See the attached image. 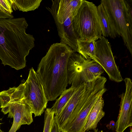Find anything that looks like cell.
<instances>
[{"label": "cell", "instance_id": "6", "mask_svg": "<svg viewBox=\"0 0 132 132\" xmlns=\"http://www.w3.org/2000/svg\"><path fill=\"white\" fill-rule=\"evenodd\" d=\"M72 22L78 39L81 41H96L102 36L97 6L92 2L83 0Z\"/></svg>", "mask_w": 132, "mask_h": 132}, {"label": "cell", "instance_id": "8", "mask_svg": "<svg viewBox=\"0 0 132 132\" xmlns=\"http://www.w3.org/2000/svg\"><path fill=\"white\" fill-rule=\"evenodd\" d=\"M24 83V97L31 107L35 117L41 116L48 101L43 85L33 68L30 69L28 78Z\"/></svg>", "mask_w": 132, "mask_h": 132}, {"label": "cell", "instance_id": "22", "mask_svg": "<svg viewBox=\"0 0 132 132\" xmlns=\"http://www.w3.org/2000/svg\"><path fill=\"white\" fill-rule=\"evenodd\" d=\"M1 123H0V132H3L2 130L1 129Z\"/></svg>", "mask_w": 132, "mask_h": 132}, {"label": "cell", "instance_id": "9", "mask_svg": "<svg viewBox=\"0 0 132 132\" xmlns=\"http://www.w3.org/2000/svg\"><path fill=\"white\" fill-rule=\"evenodd\" d=\"M95 56L93 60L101 67L111 80L118 82L122 81L123 79L116 63L108 40L102 36L95 42Z\"/></svg>", "mask_w": 132, "mask_h": 132}, {"label": "cell", "instance_id": "20", "mask_svg": "<svg viewBox=\"0 0 132 132\" xmlns=\"http://www.w3.org/2000/svg\"><path fill=\"white\" fill-rule=\"evenodd\" d=\"M50 132H61V130L59 127L56 117L54 116L53 117Z\"/></svg>", "mask_w": 132, "mask_h": 132}, {"label": "cell", "instance_id": "3", "mask_svg": "<svg viewBox=\"0 0 132 132\" xmlns=\"http://www.w3.org/2000/svg\"><path fill=\"white\" fill-rule=\"evenodd\" d=\"M106 78L100 76L88 82L81 99L67 120L60 129L61 132H86L85 128L90 112L106 90Z\"/></svg>", "mask_w": 132, "mask_h": 132}, {"label": "cell", "instance_id": "13", "mask_svg": "<svg viewBox=\"0 0 132 132\" xmlns=\"http://www.w3.org/2000/svg\"><path fill=\"white\" fill-rule=\"evenodd\" d=\"M104 104L103 98L102 96H101L98 100L90 112L85 128V131L96 130L98 122L105 114L103 110Z\"/></svg>", "mask_w": 132, "mask_h": 132}, {"label": "cell", "instance_id": "11", "mask_svg": "<svg viewBox=\"0 0 132 132\" xmlns=\"http://www.w3.org/2000/svg\"><path fill=\"white\" fill-rule=\"evenodd\" d=\"M87 83H84L76 88L72 96L60 114L55 117L60 129L67 120L78 104L85 89Z\"/></svg>", "mask_w": 132, "mask_h": 132}, {"label": "cell", "instance_id": "21", "mask_svg": "<svg viewBox=\"0 0 132 132\" xmlns=\"http://www.w3.org/2000/svg\"><path fill=\"white\" fill-rule=\"evenodd\" d=\"M89 132H98V129H97L96 130H95L94 132H90V131H89Z\"/></svg>", "mask_w": 132, "mask_h": 132}, {"label": "cell", "instance_id": "7", "mask_svg": "<svg viewBox=\"0 0 132 132\" xmlns=\"http://www.w3.org/2000/svg\"><path fill=\"white\" fill-rule=\"evenodd\" d=\"M104 71L94 60L86 59L80 54L73 52L69 56L67 64L68 84L76 88L101 76Z\"/></svg>", "mask_w": 132, "mask_h": 132}, {"label": "cell", "instance_id": "16", "mask_svg": "<svg viewBox=\"0 0 132 132\" xmlns=\"http://www.w3.org/2000/svg\"><path fill=\"white\" fill-rule=\"evenodd\" d=\"M42 0H12V9L23 12L34 11L38 9Z\"/></svg>", "mask_w": 132, "mask_h": 132}, {"label": "cell", "instance_id": "5", "mask_svg": "<svg viewBox=\"0 0 132 132\" xmlns=\"http://www.w3.org/2000/svg\"><path fill=\"white\" fill-rule=\"evenodd\" d=\"M0 108L8 117L13 118V122L8 132H16L22 125L33 122L32 109L23 96L9 89L0 92Z\"/></svg>", "mask_w": 132, "mask_h": 132}, {"label": "cell", "instance_id": "15", "mask_svg": "<svg viewBox=\"0 0 132 132\" xmlns=\"http://www.w3.org/2000/svg\"><path fill=\"white\" fill-rule=\"evenodd\" d=\"M76 88L71 86L68 89H66L61 93L60 97L56 100L51 108L54 112L55 117H57L60 114L72 96Z\"/></svg>", "mask_w": 132, "mask_h": 132}, {"label": "cell", "instance_id": "4", "mask_svg": "<svg viewBox=\"0 0 132 132\" xmlns=\"http://www.w3.org/2000/svg\"><path fill=\"white\" fill-rule=\"evenodd\" d=\"M114 30L132 55V0L101 1Z\"/></svg>", "mask_w": 132, "mask_h": 132}, {"label": "cell", "instance_id": "17", "mask_svg": "<svg viewBox=\"0 0 132 132\" xmlns=\"http://www.w3.org/2000/svg\"><path fill=\"white\" fill-rule=\"evenodd\" d=\"M95 41L82 42L78 39L77 52L86 59H93L95 56Z\"/></svg>", "mask_w": 132, "mask_h": 132}, {"label": "cell", "instance_id": "10", "mask_svg": "<svg viewBox=\"0 0 132 132\" xmlns=\"http://www.w3.org/2000/svg\"><path fill=\"white\" fill-rule=\"evenodd\" d=\"M126 90L119 96L121 98L118 116L115 124L116 132H123L132 125V82L129 78L124 79Z\"/></svg>", "mask_w": 132, "mask_h": 132}, {"label": "cell", "instance_id": "12", "mask_svg": "<svg viewBox=\"0 0 132 132\" xmlns=\"http://www.w3.org/2000/svg\"><path fill=\"white\" fill-rule=\"evenodd\" d=\"M73 17L69 16L60 20H54L60 41L62 42H70L73 40L76 37L72 25Z\"/></svg>", "mask_w": 132, "mask_h": 132}, {"label": "cell", "instance_id": "14", "mask_svg": "<svg viewBox=\"0 0 132 132\" xmlns=\"http://www.w3.org/2000/svg\"><path fill=\"white\" fill-rule=\"evenodd\" d=\"M97 8L102 36L113 39L119 37L112 26L102 4L101 3Z\"/></svg>", "mask_w": 132, "mask_h": 132}, {"label": "cell", "instance_id": "18", "mask_svg": "<svg viewBox=\"0 0 132 132\" xmlns=\"http://www.w3.org/2000/svg\"><path fill=\"white\" fill-rule=\"evenodd\" d=\"M12 0H0V19H12Z\"/></svg>", "mask_w": 132, "mask_h": 132}, {"label": "cell", "instance_id": "2", "mask_svg": "<svg viewBox=\"0 0 132 132\" xmlns=\"http://www.w3.org/2000/svg\"><path fill=\"white\" fill-rule=\"evenodd\" d=\"M73 52L65 44L54 43L39 64L36 72L48 101L54 100L66 89L68 62Z\"/></svg>", "mask_w": 132, "mask_h": 132}, {"label": "cell", "instance_id": "19", "mask_svg": "<svg viewBox=\"0 0 132 132\" xmlns=\"http://www.w3.org/2000/svg\"><path fill=\"white\" fill-rule=\"evenodd\" d=\"M54 112L52 108H47L45 111L43 132H50Z\"/></svg>", "mask_w": 132, "mask_h": 132}, {"label": "cell", "instance_id": "1", "mask_svg": "<svg viewBox=\"0 0 132 132\" xmlns=\"http://www.w3.org/2000/svg\"><path fill=\"white\" fill-rule=\"evenodd\" d=\"M28 26L23 17L0 19V59L4 66L26 67V57L35 46L34 37L26 32Z\"/></svg>", "mask_w": 132, "mask_h": 132}]
</instances>
